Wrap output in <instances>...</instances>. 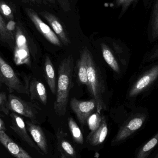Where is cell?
I'll return each instance as SVG.
<instances>
[{"label":"cell","instance_id":"4fadbf2b","mask_svg":"<svg viewBox=\"0 0 158 158\" xmlns=\"http://www.w3.org/2000/svg\"><path fill=\"white\" fill-rule=\"evenodd\" d=\"M27 130L30 134L40 151L44 154H48V145L42 129L39 125L29 121L27 122Z\"/></svg>","mask_w":158,"mask_h":158},{"label":"cell","instance_id":"d6986e66","mask_svg":"<svg viewBox=\"0 0 158 158\" xmlns=\"http://www.w3.org/2000/svg\"><path fill=\"white\" fill-rule=\"evenodd\" d=\"M6 24L0 14V42L8 45L12 50H14L15 45V34L8 31L6 29Z\"/></svg>","mask_w":158,"mask_h":158},{"label":"cell","instance_id":"d6a6232c","mask_svg":"<svg viewBox=\"0 0 158 158\" xmlns=\"http://www.w3.org/2000/svg\"><path fill=\"white\" fill-rule=\"evenodd\" d=\"M48 2H50V3L52 4H55L56 3V0H47Z\"/></svg>","mask_w":158,"mask_h":158},{"label":"cell","instance_id":"4316f807","mask_svg":"<svg viewBox=\"0 0 158 158\" xmlns=\"http://www.w3.org/2000/svg\"><path fill=\"white\" fill-rule=\"evenodd\" d=\"M16 27V22L14 20H9L6 24V27L8 31L14 34H15Z\"/></svg>","mask_w":158,"mask_h":158},{"label":"cell","instance_id":"d4e9b609","mask_svg":"<svg viewBox=\"0 0 158 158\" xmlns=\"http://www.w3.org/2000/svg\"><path fill=\"white\" fill-rule=\"evenodd\" d=\"M60 146L66 154L72 157H76V151L69 142L65 139L62 140L60 142Z\"/></svg>","mask_w":158,"mask_h":158},{"label":"cell","instance_id":"603a6c76","mask_svg":"<svg viewBox=\"0 0 158 158\" xmlns=\"http://www.w3.org/2000/svg\"><path fill=\"white\" fill-rule=\"evenodd\" d=\"M102 118L100 114L97 112L93 113L88 117L86 123L91 131L96 130L99 127L102 120Z\"/></svg>","mask_w":158,"mask_h":158},{"label":"cell","instance_id":"277c9868","mask_svg":"<svg viewBox=\"0 0 158 158\" xmlns=\"http://www.w3.org/2000/svg\"><path fill=\"white\" fill-rule=\"evenodd\" d=\"M0 81L4 84L11 92L28 94L29 90L19 78L11 66L0 56Z\"/></svg>","mask_w":158,"mask_h":158},{"label":"cell","instance_id":"6da1fadb","mask_svg":"<svg viewBox=\"0 0 158 158\" xmlns=\"http://www.w3.org/2000/svg\"><path fill=\"white\" fill-rule=\"evenodd\" d=\"M74 58L70 55L62 61L58 67L56 99L54 104L56 113L64 116L67 110L69 92L72 87Z\"/></svg>","mask_w":158,"mask_h":158},{"label":"cell","instance_id":"44dd1931","mask_svg":"<svg viewBox=\"0 0 158 158\" xmlns=\"http://www.w3.org/2000/svg\"><path fill=\"white\" fill-rule=\"evenodd\" d=\"M103 58L107 64L116 73L120 72L119 66L110 49L105 44H101Z\"/></svg>","mask_w":158,"mask_h":158},{"label":"cell","instance_id":"ba28073f","mask_svg":"<svg viewBox=\"0 0 158 158\" xmlns=\"http://www.w3.org/2000/svg\"><path fill=\"white\" fill-rule=\"evenodd\" d=\"M70 106L82 125L86 123L88 117L93 114L97 106L95 100L94 98L87 101H81L73 98L70 100Z\"/></svg>","mask_w":158,"mask_h":158},{"label":"cell","instance_id":"5bb4252c","mask_svg":"<svg viewBox=\"0 0 158 158\" xmlns=\"http://www.w3.org/2000/svg\"><path fill=\"white\" fill-rule=\"evenodd\" d=\"M108 129L107 123L105 117L102 118L99 127L94 131H92L88 135L87 141L90 145L96 146L101 144L105 141L107 135Z\"/></svg>","mask_w":158,"mask_h":158},{"label":"cell","instance_id":"f546056e","mask_svg":"<svg viewBox=\"0 0 158 158\" xmlns=\"http://www.w3.org/2000/svg\"><path fill=\"white\" fill-rule=\"evenodd\" d=\"M147 158H158V147L153 150Z\"/></svg>","mask_w":158,"mask_h":158},{"label":"cell","instance_id":"e575fe53","mask_svg":"<svg viewBox=\"0 0 158 158\" xmlns=\"http://www.w3.org/2000/svg\"><path fill=\"white\" fill-rule=\"evenodd\" d=\"M61 158H67L65 156H64V155H62V156H61Z\"/></svg>","mask_w":158,"mask_h":158},{"label":"cell","instance_id":"f1b7e54d","mask_svg":"<svg viewBox=\"0 0 158 158\" xmlns=\"http://www.w3.org/2000/svg\"><path fill=\"white\" fill-rule=\"evenodd\" d=\"M157 59H158V47L156 50L152 51L151 53L149 55L148 61L152 62Z\"/></svg>","mask_w":158,"mask_h":158},{"label":"cell","instance_id":"2e32d148","mask_svg":"<svg viewBox=\"0 0 158 158\" xmlns=\"http://www.w3.org/2000/svg\"><path fill=\"white\" fill-rule=\"evenodd\" d=\"M158 147V131L150 139L137 148L135 152L134 158H147Z\"/></svg>","mask_w":158,"mask_h":158},{"label":"cell","instance_id":"30bf717a","mask_svg":"<svg viewBox=\"0 0 158 158\" xmlns=\"http://www.w3.org/2000/svg\"><path fill=\"white\" fill-rule=\"evenodd\" d=\"M40 14L52 27L62 43L66 46H68L70 44V40L59 19L52 14L45 11L40 12Z\"/></svg>","mask_w":158,"mask_h":158},{"label":"cell","instance_id":"9c48e42d","mask_svg":"<svg viewBox=\"0 0 158 158\" xmlns=\"http://www.w3.org/2000/svg\"><path fill=\"white\" fill-rule=\"evenodd\" d=\"M7 105L8 108L14 112L31 119L35 118L36 110L33 106L16 96L9 95Z\"/></svg>","mask_w":158,"mask_h":158},{"label":"cell","instance_id":"1f68e13d","mask_svg":"<svg viewBox=\"0 0 158 158\" xmlns=\"http://www.w3.org/2000/svg\"><path fill=\"white\" fill-rule=\"evenodd\" d=\"M5 98L4 94L0 93V106H1L2 103H3Z\"/></svg>","mask_w":158,"mask_h":158},{"label":"cell","instance_id":"e0dca14e","mask_svg":"<svg viewBox=\"0 0 158 158\" xmlns=\"http://www.w3.org/2000/svg\"><path fill=\"white\" fill-rule=\"evenodd\" d=\"M45 77L48 86L53 94H56V77L53 64L50 57L46 56L44 62Z\"/></svg>","mask_w":158,"mask_h":158},{"label":"cell","instance_id":"4dcf8cb0","mask_svg":"<svg viewBox=\"0 0 158 158\" xmlns=\"http://www.w3.org/2000/svg\"><path fill=\"white\" fill-rule=\"evenodd\" d=\"M6 131V127L5 126L4 123L2 120V119L0 118V131Z\"/></svg>","mask_w":158,"mask_h":158},{"label":"cell","instance_id":"7a4b0ae2","mask_svg":"<svg viewBox=\"0 0 158 158\" xmlns=\"http://www.w3.org/2000/svg\"><path fill=\"white\" fill-rule=\"evenodd\" d=\"M87 88L96 103L97 111L100 114L101 110L106 109V106L103 100L105 91L104 83L100 71L96 64L92 54L87 49Z\"/></svg>","mask_w":158,"mask_h":158},{"label":"cell","instance_id":"cb8c5ba5","mask_svg":"<svg viewBox=\"0 0 158 158\" xmlns=\"http://www.w3.org/2000/svg\"><path fill=\"white\" fill-rule=\"evenodd\" d=\"M0 13L7 19L14 20V16L11 7L2 1H0Z\"/></svg>","mask_w":158,"mask_h":158},{"label":"cell","instance_id":"8fae6325","mask_svg":"<svg viewBox=\"0 0 158 158\" xmlns=\"http://www.w3.org/2000/svg\"><path fill=\"white\" fill-rule=\"evenodd\" d=\"M11 117L12 118V125L10 127L30 146L35 148L37 151L40 153V148L34 143L28 134L26 124L23 119L14 113L11 114Z\"/></svg>","mask_w":158,"mask_h":158},{"label":"cell","instance_id":"52a82bcc","mask_svg":"<svg viewBox=\"0 0 158 158\" xmlns=\"http://www.w3.org/2000/svg\"><path fill=\"white\" fill-rule=\"evenodd\" d=\"M26 12L37 29L48 41L52 44L62 47L63 44L53 31L52 30L50 27L41 19L38 14L33 9L30 8H26Z\"/></svg>","mask_w":158,"mask_h":158},{"label":"cell","instance_id":"9a60e30c","mask_svg":"<svg viewBox=\"0 0 158 158\" xmlns=\"http://www.w3.org/2000/svg\"><path fill=\"white\" fill-rule=\"evenodd\" d=\"M29 92L31 100H39L44 105L47 104V92L45 86L41 82L36 80L31 81L30 84Z\"/></svg>","mask_w":158,"mask_h":158},{"label":"cell","instance_id":"ffe728a7","mask_svg":"<svg viewBox=\"0 0 158 158\" xmlns=\"http://www.w3.org/2000/svg\"><path fill=\"white\" fill-rule=\"evenodd\" d=\"M149 38L152 41L158 38V0H155L148 29Z\"/></svg>","mask_w":158,"mask_h":158},{"label":"cell","instance_id":"8992f818","mask_svg":"<svg viewBox=\"0 0 158 158\" xmlns=\"http://www.w3.org/2000/svg\"><path fill=\"white\" fill-rule=\"evenodd\" d=\"M158 79V64L140 76L130 89L129 96L134 98L144 92Z\"/></svg>","mask_w":158,"mask_h":158},{"label":"cell","instance_id":"83f0119b","mask_svg":"<svg viewBox=\"0 0 158 158\" xmlns=\"http://www.w3.org/2000/svg\"><path fill=\"white\" fill-rule=\"evenodd\" d=\"M62 9L66 12L69 11L70 5L68 0H57Z\"/></svg>","mask_w":158,"mask_h":158},{"label":"cell","instance_id":"7402d4cb","mask_svg":"<svg viewBox=\"0 0 158 158\" xmlns=\"http://www.w3.org/2000/svg\"><path fill=\"white\" fill-rule=\"evenodd\" d=\"M68 125L74 141L80 144L83 143L84 138L82 133L73 118L70 117L69 118Z\"/></svg>","mask_w":158,"mask_h":158},{"label":"cell","instance_id":"3957f363","mask_svg":"<svg viewBox=\"0 0 158 158\" xmlns=\"http://www.w3.org/2000/svg\"><path fill=\"white\" fill-rule=\"evenodd\" d=\"M147 118V115L144 113L131 116L122 125L112 140L111 145L115 146L122 143L133 136L144 125Z\"/></svg>","mask_w":158,"mask_h":158},{"label":"cell","instance_id":"ac0fdd59","mask_svg":"<svg viewBox=\"0 0 158 158\" xmlns=\"http://www.w3.org/2000/svg\"><path fill=\"white\" fill-rule=\"evenodd\" d=\"M87 48L85 47L81 53L77 63V77L79 82L83 85H88L87 78V59L86 52Z\"/></svg>","mask_w":158,"mask_h":158},{"label":"cell","instance_id":"484cf974","mask_svg":"<svg viewBox=\"0 0 158 158\" xmlns=\"http://www.w3.org/2000/svg\"><path fill=\"white\" fill-rule=\"evenodd\" d=\"M136 1L137 0H116L115 1L116 6L117 7H121L122 8L120 16L124 14L133 2H136Z\"/></svg>","mask_w":158,"mask_h":158},{"label":"cell","instance_id":"5b68a950","mask_svg":"<svg viewBox=\"0 0 158 158\" xmlns=\"http://www.w3.org/2000/svg\"><path fill=\"white\" fill-rule=\"evenodd\" d=\"M15 45L14 61L17 65L31 64L30 53L28 42L26 34L21 26L17 25L15 34Z\"/></svg>","mask_w":158,"mask_h":158},{"label":"cell","instance_id":"7c38bea8","mask_svg":"<svg viewBox=\"0 0 158 158\" xmlns=\"http://www.w3.org/2000/svg\"><path fill=\"white\" fill-rule=\"evenodd\" d=\"M0 143L15 158H33L16 143L4 131H0Z\"/></svg>","mask_w":158,"mask_h":158},{"label":"cell","instance_id":"836d02e7","mask_svg":"<svg viewBox=\"0 0 158 158\" xmlns=\"http://www.w3.org/2000/svg\"><path fill=\"white\" fill-rule=\"evenodd\" d=\"M28 1L31 2H37L36 0H28Z\"/></svg>","mask_w":158,"mask_h":158}]
</instances>
